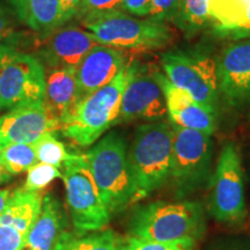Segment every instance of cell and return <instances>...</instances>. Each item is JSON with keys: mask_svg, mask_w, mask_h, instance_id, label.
<instances>
[{"mask_svg": "<svg viewBox=\"0 0 250 250\" xmlns=\"http://www.w3.org/2000/svg\"><path fill=\"white\" fill-rule=\"evenodd\" d=\"M174 127L170 122H149L139 125L127 148L132 175L134 203L146 198L169 181L173 165Z\"/></svg>", "mask_w": 250, "mask_h": 250, "instance_id": "1", "label": "cell"}, {"mask_svg": "<svg viewBox=\"0 0 250 250\" xmlns=\"http://www.w3.org/2000/svg\"><path fill=\"white\" fill-rule=\"evenodd\" d=\"M62 177L61 171L57 167L51 165L37 162L27 171V179L23 189L29 191H40L41 189L49 186L52 181Z\"/></svg>", "mask_w": 250, "mask_h": 250, "instance_id": "27", "label": "cell"}, {"mask_svg": "<svg viewBox=\"0 0 250 250\" xmlns=\"http://www.w3.org/2000/svg\"><path fill=\"white\" fill-rule=\"evenodd\" d=\"M48 36L37 58L50 68H78L90 50L100 44L90 31L76 26L59 27Z\"/></svg>", "mask_w": 250, "mask_h": 250, "instance_id": "15", "label": "cell"}, {"mask_svg": "<svg viewBox=\"0 0 250 250\" xmlns=\"http://www.w3.org/2000/svg\"><path fill=\"white\" fill-rule=\"evenodd\" d=\"M168 116L166 99L154 72L146 73L139 70L137 62L122 98L121 122L164 121Z\"/></svg>", "mask_w": 250, "mask_h": 250, "instance_id": "12", "label": "cell"}, {"mask_svg": "<svg viewBox=\"0 0 250 250\" xmlns=\"http://www.w3.org/2000/svg\"><path fill=\"white\" fill-rule=\"evenodd\" d=\"M126 62L123 50L103 44L94 46L77 68L81 99L111 83Z\"/></svg>", "mask_w": 250, "mask_h": 250, "instance_id": "16", "label": "cell"}, {"mask_svg": "<svg viewBox=\"0 0 250 250\" xmlns=\"http://www.w3.org/2000/svg\"><path fill=\"white\" fill-rule=\"evenodd\" d=\"M5 1L11 6L19 20L26 23L28 0H5Z\"/></svg>", "mask_w": 250, "mask_h": 250, "instance_id": "34", "label": "cell"}, {"mask_svg": "<svg viewBox=\"0 0 250 250\" xmlns=\"http://www.w3.org/2000/svg\"><path fill=\"white\" fill-rule=\"evenodd\" d=\"M154 74L164 92L170 123L212 136L217 130V110L197 102L186 90L174 86L161 72Z\"/></svg>", "mask_w": 250, "mask_h": 250, "instance_id": "13", "label": "cell"}, {"mask_svg": "<svg viewBox=\"0 0 250 250\" xmlns=\"http://www.w3.org/2000/svg\"><path fill=\"white\" fill-rule=\"evenodd\" d=\"M89 169L110 214L134 203L136 189L131 175L127 146L118 132H109L86 153Z\"/></svg>", "mask_w": 250, "mask_h": 250, "instance_id": "4", "label": "cell"}, {"mask_svg": "<svg viewBox=\"0 0 250 250\" xmlns=\"http://www.w3.org/2000/svg\"><path fill=\"white\" fill-rule=\"evenodd\" d=\"M62 12V24L71 21L73 18H77L80 11L81 0H59Z\"/></svg>", "mask_w": 250, "mask_h": 250, "instance_id": "32", "label": "cell"}, {"mask_svg": "<svg viewBox=\"0 0 250 250\" xmlns=\"http://www.w3.org/2000/svg\"><path fill=\"white\" fill-rule=\"evenodd\" d=\"M9 196H11V192L7 189H0V218H1L2 213H4Z\"/></svg>", "mask_w": 250, "mask_h": 250, "instance_id": "36", "label": "cell"}, {"mask_svg": "<svg viewBox=\"0 0 250 250\" xmlns=\"http://www.w3.org/2000/svg\"><path fill=\"white\" fill-rule=\"evenodd\" d=\"M33 145L36 152L37 161L57 168L62 167L71 154L67 152L64 144L56 138L54 133L43 134Z\"/></svg>", "mask_w": 250, "mask_h": 250, "instance_id": "25", "label": "cell"}, {"mask_svg": "<svg viewBox=\"0 0 250 250\" xmlns=\"http://www.w3.org/2000/svg\"><path fill=\"white\" fill-rule=\"evenodd\" d=\"M123 237L111 229L62 232L56 250H121Z\"/></svg>", "mask_w": 250, "mask_h": 250, "instance_id": "21", "label": "cell"}, {"mask_svg": "<svg viewBox=\"0 0 250 250\" xmlns=\"http://www.w3.org/2000/svg\"><path fill=\"white\" fill-rule=\"evenodd\" d=\"M100 44L120 50L152 51L167 46L174 34L166 23L126 13L107 15L83 23Z\"/></svg>", "mask_w": 250, "mask_h": 250, "instance_id": "6", "label": "cell"}, {"mask_svg": "<svg viewBox=\"0 0 250 250\" xmlns=\"http://www.w3.org/2000/svg\"><path fill=\"white\" fill-rule=\"evenodd\" d=\"M61 129V121L45 100L24 103L0 116V148L8 144H34Z\"/></svg>", "mask_w": 250, "mask_h": 250, "instance_id": "11", "label": "cell"}, {"mask_svg": "<svg viewBox=\"0 0 250 250\" xmlns=\"http://www.w3.org/2000/svg\"><path fill=\"white\" fill-rule=\"evenodd\" d=\"M26 24L30 29L46 35L62 27L59 0H28Z\"/></svg>", "mask_w": 250, "mask_h": 250, "instance_id": "23", "label": "cell"}, {"mask_svg": "<svg viewBox=\"0 0 250 250\" xmlns=\"http://www.w3.org/2000/svg\"><path fill=\"white\" fill-rule=\"evenodd\" d=\"M250 0H208L210 24L221 37H229L246 22Z\"/></svg>", "mask_w": 250, "mask_h": 250, "instance_id": "20", "label": "cell"}, {"mask_svg": "<svg viewBox=\"0 0 250 250\" xmlns=\"http://www.w3.org/2000/svg\"><path fill=\"white\" fill-rule=\"evenodd\" d=\"M195 243L196 241L154 242L129 235L123 239L121 250H193Z\"/></svg>", "mask_w": 250, "mask_h": 250, "instance_id": "28", "label": "cell"}, {"mask_svg": "<svg viewBox=\"0 0 250 250\" xmlns=\"http://www.w3.org/2000/svg\"><path fill=\"white\" fill-rule=\"evenodd\" d=\"M62 230V213L58 202L51 195L43 198L39 219L27 234L22 250H56Z\"/></svg>", "mask_w": 250, "mask_h": 250, "instance_id": "18", "label": "cell"}, {"mask_svg": "<svg viewBox=\"0 0 250 250\" xmlns=\"http://www.w3.org/2000/svg\"><path fill=\"white\" fill-rule=\"evenodd\" d=\"M174 23L188 37L201 33L210 23L208 0H179Z\"/></svg>", "mask_w": 250, "mask_h": 250, "instance_id": "22", "label": "cell"}, {"mask_svg": "<svg viewBox=\"0 0 250 250\" xmlns=\"http://www.w3.org/2000/svg\"><path fill=\"white\" fill-rule=\"evenodd\" d=\"M229 39L233 40H243V39H250V8L248 12V15H247L246 22L243 23V26L237 29L235 33H233L232 35L229 36Z\"/></svg>", "mask_w": 250, "mask_h": 250, "instance_id": "35", "label": "cell"}, {"mask_svg": "<svg viewBox=\"0 0 250 250\" xmlns=\"http://www.w3.org/2000/svg\"><path fill=\"white\" fill-rule=\"evenodd\" d=\"M136 62H126L111 83L85 96L61 123L64 137L80 147H88L117 124L122 98Z\"/></svg>", "mask_w": 250, "mask_h": 250, "instance_id": "2", "label": "cell"}, {"mask_svg": "<svg viewBox=\"0 0 250 250\" xmlns=\"http://www.w3.org/2000/svg\"><path fill=\"white\" fill-rule=\"evenodd\" d=\"M179 0H152V9L148 19L156 22H174Z\"/></svg>", "mask_w": 250, "mask_h": 250, "instance_id": "29", "label": "cell"}, {"mask_svg": "<svg viewBox=\"0 0 250 250\" xmlns=\"http://www.w3.org/2000/svg\"><path fill=\"white\" fill-rule=\"evenodd\" d=\"M12 48H13V46H11V45H5V44H0V65H1V62H2V61H4V58H5V56L7 55V52L9 51V50H11Z\"/></svg>", "mask_w": 250, "mask_h": 250, "instance_id": "37", "label": "cell"}, {"mask_svg": "<svg viewBox=\"0 0 250 250\" xmlns=\"http://www.w3.org/2000/svg\"><path fill=\"white\" fill-rule=\"evenodd\" d=\"M43 198L40 191H29L23 188L15 190L9 196L0 223L15 228L27 236L42 212Z\"/></svg>", "mask_w": 250, "mask_h": 250, "instance_id": "19", "label": "cell"}, {"mask_svg": "<svg viewBox=\"0 0 250 250\" xmlns=\"http://www.w3.org/2000/svg\"><path fill=\"white\" fill-rule=\"evenodd\" d=\"M219 92L232 105L250 98V39L224 49L217 61Z\"/></svg>", "mask_w": 250, "mask_h": 250, "instance_id": "14", "label": "cell"}, {"mask_svg": "<svg viewBox=\"0 0 250 250\" xmlns=\"http://www.w3.org/2000/svg\"><path fill=\"white\" fill-rule=\"evenodd\" d=\"M37 162L33 144H8L0 148V169L6 176L28 171Z\"/></svg>", "mask_w": 250, "mask_h": 250, "instance_id": "24", "label": "cell"}, {"mask_svg": "<svg viewBox=\"0 0 250 250\" xmlns=\"http://www.w3.org/2000/svg\"><path fill=\"white\" fill-rule=\"evenodd\" d=\"M173 127L174 149L169 181L177 196L182 198L204 186L210 176L211 136L175 125Z\"/></svg>", "mask_w": 250, "mask_h": 250, "instance_id": "7", "label": "cell"}, {"mask_svg": "<svg viewBox=\"0 0 250 250\" xmlns=\"http://www.w3.org/2000/svg\"><path fill=\"white\" fill-rule=\"evenodd\" d=\"M118 13H124L123 0H81L80 11L77 18L85 23Z\"/></svg>", "mask_w": 250, "mask_h": 250, "instance_id": "26", "label": "cell"}, {"mask_svg": "<svg viewBox=\"0 0 250 250\" xmlns=\"http://www.w3.org/2000/svg\"><path fill=\"white\" fill-rule=\"evenodd\" d=\"M62 179L72 223L80 230H101L110 221V212L103 202L89 169L85 153L70 154L62 165Z\"/></svg>", "mask_w": 250, "mask_h": 250, "instance_id": "5", "label": "cell"}, {"mask_svg": "<svg viewBox=\"0 0 250 250\" xmlns=\"http://www.w3.org/2000/svg\"><path fill=\"white\" fill-rule=\"evenodd\" d=\"M5 179H6V175H5L4 173H2L1 169H0V183H1L2 181H4Z\"/></svg>", "mask_w": 250, "mask_h": 250, "instance_id": "38", "label": "cell"}, {"mask_svg": "<svg viewBox=\"0 0 250 250\" xmlns=\"http://www.w3.org/2000/svg\"><path fill=\"white\" fill-rule=\"evenodd\" d=\"M205 230V217L196 202H153L134 210L129 235L154 242L197 241Z\"/></svg>", "mask_w": 250, "mask_h": 250, "instance_id": "3", "label": "cell"}, {"mask_svg": "<svg viewBox=\"0 0 250 250\" xmlns=\"http://www.w3.org/2000/svg\"><path fill=\"white\" fill-rule=\"evenodd\" d=\"M226 250H248V249H241V248H232V249H226Z\"/></svg>", "mask_w": 250, "mask_h": 250, "instance_id": "39", "label": "cell"}, {"mask_svg": "<svg viewBox=\"0 0 250 250\" xmlns=\"http://www.w3.org/2000/svg\"><path fill=\"white\" fill-rule=\"evenodd\" d=\"M11 37H13V26L7 11L0 4V44Z\"/></svg>", "mask_w": 250, "mask_h": 250, "instance_id": "33", "label": "cell"}, {"mask_svg": "<svg viewBox=\"0 0 250 250\" xmlns=\"http://www.w3.org/2000/svg\"><path fill=\"white\" fill-rule=\"evenodd\" d=\"M44 100L62 123L81 100L77 80V68H49L48 73H45Z\"/></svg>", "mask_w": 250, "mask_h": 250, "instance_id": "17", "label": "cell"}, {"mask_svg": "<svg viewBox=\"0 0 250 250\" xmlns=\"http://www.w3.org/2000/svg\"><path fill=\"white\" fill-rule=\"evenodd\" d=\"M161 66L174 86L186 90L197 102L217 110L220 94L217 62L204 55L168 51L161 57Z\"/></svg>", "mask_w": 250, "mask_h": 250, "instance_id": "9", "label": "cell"}, {"mask_svg": "<svg viewBox=\"0 0 250 250\" xmlns=\"http://www.w3.org/2000/svg\"><path fill=\"white\" fill-rule=\"evenodd\" d=\"M26 237L15 228L0 223V250H22Z\"/></svg>", "mask_w": 250, "mask_h": 250, "instance_id": "30", "label": "cell"}, {"mask_svg": "<svg viewBox=\"0 0 250 250\" xmlns=\"http://www.w3.org/2000/svg\"><path fill=\"white\" fill-rule=\"evenodd\" d=\"M210 186L211 214L220 223H241L247 214L245 184L241 158L233 143L224 146Z\"/></svg>", "mask_w": 250, "mask_h": 250, "instance_id": "8", "label": "cell"}, {"mask_svg": "<svg viewBox=\"0 0 250 250\" xmlns=\"http://www.w3.org/2000/svg\"><path fill=\"white\" fill-rule=\"evenodd\" d=\"M152 0H123V12L132 17H149Z\"/></svg>", "mask_w": 250, "mask_h": 250, "instance_id": "31", "label": "cell"}, {"mask_svg": "<svg viewBox=\"0 0 250 250\" xmlns=\"http://www.w3.org/2000/svg\"><path fill=\"white\" fill-rule=\"evenodd\" d=\"M45 70L35 56L12 48L0 65V110L43 101Z\"/></svg>", "mask_w": 250, "mask_h": 250, "instance_id": "10", "label": "cell"}]
</instances>
